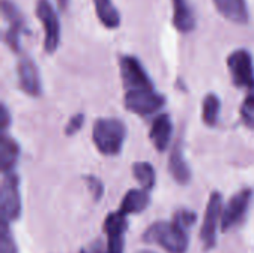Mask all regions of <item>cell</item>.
<instances>
[{
    "label": "cell",
    "instance_id": "obj_1",
    "mask_svg": "<svg viewBox=\"0 0 254 253\" xmlns=\"http://www.w3.org/2000/svg\"><path fill=\"white\" fill-rule=\"evenodd\" d=\"M127 137V127L121 119L101 118L94 124L92 140L95 148L107 157L121 154Z\"/></svg>",
    "mask_w": 254,
    "mask_h": 253
},
{
    "label": "cell",
    "instance_id": "obj_2",
    "mask_svg": "<svg viewBox=\"0 0 254 253\" xmlns=\"http://www.w3.org/2000/svg\"><path fill=\"white\" fill-rule=\"evenodd\" d=\"M143 240L161 246L168 253H186L189 246L186 230L174 222L152 224L143 234Z\"/></svg>",
    "mask_w": 254,
    "mask_h": 253
},
{
    "label": "cell",
    "instance_id": "obj_3",
    "mask_svg": "<svg viewBox=\"0 0 254 253\" xmlns=\"http://www.w3.org/2000/svg\"><path fill=\"white\" fill-rule=\"evenodd\" d=\"M36 15L45 31L43 49L48 54H54L61 40V25H60L58 15L49 0H37Z\"/></svg>",
    "mask_w": 254,
    "mask_h": 253
},
{
    "label": "cell",
    "instance_id": "obj_4",
    "mask_svg": "<svg viewBox=\"0 0 254 253\" xmlns=\"http://www.w3.org/2000/svg\"><path fill=\"white\" fill-rule=\"evenodd\" d=\"M0 209L3 222H12L21 215V195H19V180L18 176L12 171L3 173L1 182V197Z\"/></svg>",
    "mask_w": 254,
    "mask_h": 253
},
{
    "label": "cell",
    "instance_id": "obj_5",
    "mask_svg": "<svg viewBox=\"0 0 254 253\" xmlns=\"http://www.w3.org/2000/svg\"><path fill=\"white\" fill-rule=\"evenodd\" d=\"M1 15L7 24V30L4 33V42L10 51L19 52V37L22 33H27V22L18 6L12 0H1Z\"/></svg>",
    "mask_w": 254,
    "mask_h": 253
},
{
    "label": "cell",
    "instance_id": "obj_6",
    "mask_svg": "<svg viewBox=\"0 0 254 253\" xmlns=\"http://www.w3.org/2000/svg\"><path fill=\"white\" fill-rule=\"evenodd\" d=\"M124 101H125V107L129 112L141 115V116L155 113L165 104L164 95L156 92L155 88L127 91Z\"/></svg>",
    "mask_w": 254,
    "mask_h": 253
},
{
    "label": "cell",
    "instance_id": "obj_7",
    "mask_svg": "<svg viewBox=\"0 0 254 253\" xmlns=\"http://www.w3.org/2000/svg\"><path fill=\"white\" fill-rule=\"evenodd\" d=\"M222 204H223L222 195L219 192H213L207 204L205 218H204V224H202L201 234H199L205 251H210L216 246L217 228H219V224H222V215H223Z\"/></svg>",
    "mask_w": 254,
    "mask_h": 253
},
{
    "label": "cell",
    "instance_id": "obj_8",
    "mask_svg": "<svg viewBox=\"0 0 254 253\" xmlns=\"http://www.w3.org/2000/svg\"><path fill=\"white\" fill-rule=\"evenodd\" d=\"M228 67L232 82L240 88H252L254 85V67L252 54L247 49H237L228 57Z\"/></svg>",
    "mask_w": 254,
    "mask_h": 253
},
{
    "label": "cell",
    "instance_id": "obj_9",
    "mask_svg": "<svg viewBox=\"0 0 254 253\" xmlns=\"http://www.w3.org/2000/svg\"><path fill=\"white\" fill-rule=\"evenodd\" d=\"M121 66V75H122V82L127 88V91L132 89H150L155 88L152 79L146 73L144 67L141 63L132 57V55H124L119 60Z\"/></svg>",
    "mask_w": 254,
    "mask_h": 253
},
{
    "label": "cell",
    "instance_id": "obj_10",
    "mask_svg": "<svg viewBox=\"0 0 254 253\" xmlns=\"http://www.w3.org/2000/svg\"><path fill=\"white\" fill-rule=\"evenodd\" d=\"M252 201V191L250 189H243L240 192H237L226 204L223 215H222V230L228 231L231 228H234L237 224H240L246 213L247 209L250 206Z\"/></svg>",
    "mask_w": 254,
    "mask_h": 253
},
{
    "label": "cell",
    "instance_id": "obj_11",
    "mask_svg": "<svg viewBox=\"0 0 254 253\" xmlns=\"http://www.w3.org/2000/svg\"><path fill=\"white\" fill-rule=\"evenodd\" d=\"M16 73H18L19 88L25 94L31 97H39L42 94V81H40L39 69L30 57L21 55L16 66Z\"/></svg>",
    "mask_w": 254,
    "mask_h": 253
},
{
    "label": "cell",
    "instance_id": "obj_12",
    "mask_svg": "<svg viewBox=\"0 0 254 253\" xmlns=\"http://www.w3.org/2000/svg\"><path fill=\"white\" fill-rule=\"evenodd\" d=\"M219 13L235 22V24H247L250 21L247 0H213Z\"/></svg>",
    "mask_w": 254,
    "mask_h": 253
},
{
    "label": "cell",
    "instance_id": "obj_13",
    "mask_svg": "<svg viewBox=\"0 0 254 253\" xmlns=\"http://www.w3.org/2000/svg\"><path fill=\"white\" fill-rule=\"evenodd\" d=\"M171 134H173V124L171 119L167 113H161L159 116L155 118V121L152 122L150 127V140L153 143V146L159 151L164 152L167 151L170 140H171Z\"/></svg>",
    "mask_w": 254,
    "mask_h": 253
},
{
    "label": "cell",
    "instance_id": "obj_14",
    "mask_svg": "<svg viewBox=\"0 0 254 253\" xmlns=\"http://www.w3.org/2000/svg\"><path fill=\"white\" fill-rule=\"evenodd\" d=\"M173 3V24L180 33H190L196 27L193 9L188 0H171Z\"/></svg>",
    "mask_w": 254,
    "mask_h": 253
},
{
    "label": "cell",
    "instance_id": "obj_15",
    "mask_svg": "<svg viewBox=\"0 0 254 253\" xmlns=\"http://www.w3.org/2000/svg\"><path fill=\"white\" fill-rule=\"evenodd\" d=\"M150 203V197L149 192L146 189H131L127 192V195L122 200L121 204V212L127 216V215H134V213H140L143 212Z\"/></svg>",
    "mask_w": 254,
    "mask_h": 253
},
{
    "label": "cell",
    "instance_id": "obj_16",
    "mask_svg": "<svg viewBox=\"0 0 254 253\" xmlns=\"http://www.w3.org/2000/svg\"><path fill=\"white\" fill-rule=\"evenodd\" d=\"M19 157V146L15 142V139L9 137L6 133L1 134L0 142V167L3 173L12 171Z\"/></svg>",
    "mask_w": 254,
    "mask_h": 253
},
{
    "label": "cell",
    "instance_id": "obj_17",
    "mask_svg": "<svg viewBox=\"0 0 254 253\" xmlns=\"http://www.w3.org/2000/svg\"><path fill=\"white\" fill-rule=\"evenodd\" d=\"M170 173L174 177V180L180 185H186L192 176L190 169H189V166L183 157L182 148L179 145L174 148V151L171 152V157H170Z\"/></svg>",
    "mask_w": 254,
    "mask_h": 253
},
{
    "label": "cell",
    "instance_id": "obj_18",
    "mask_svg": "<svg viewBox=\"0 0 254 253\" xmlns=\"http://www.w3.org/2000/svg\"><path fill=\"white\" fill-rule=\"evenodd\" d=\"M95 12L100 22L110 30H115L121 25V13L115 7L112 0H94Z\"/></svg>",
    "mask_w": 254,
    "mask_h": 253
},
{
    "label": "cell",
    "instance_id": "obj_19",
    "mask_svg": "<svg viewBox=\"0 0 254 253\" xmlns=\"http://www.w3.org/2000/svg\"><path fill=\"white\" fill-rule=\"evenodd\" d=\"M220 115V100L216 94H207L202 101V121L208 127H214Z\"/></svg>",
    "mask_w": 254,
    "mask_h": 253
},
{
    "label": "cell",
    "instance_id": "obj_20",
    "mask_svg": "<svg viewBox=\"0 0 254 253\" xmlns=\"http://www.w3.org/2000/svg\"><path fill=\"white\" fill-rule=\"evenodd\" d=\"M127 227H128L127 216L121 210H118V212L110 213L106 218L103 228H104V233L107 234V237H110V236H124L127 231Z\"/></svg>",
    "mask_w": 254,
    "mask_h": 253
},
{
    "label": "cell",
    "instance_id": "obj_21",
    "mask_svg": "<svg viewBox=\"0 0 254 253\" xmlns=\"http://www.w3.org/2000/svg\"><path fill=\"white\" fill-rule=\"evenodd\" d=\"M132 171L135 179L138 180V183L141 185L143 189L150 191L155 186V170L152 167V164L149 163H135L132 166Z\"/></svg>",
    "mask_w": 254,
    "mask_h": 253
},
{
    "label": "cell",
    "instance_id": "obj_22",
    "mask_svg": "<svg viewBox=\"0 0 254 253\" xmlns=\"http://www.w3.org/2000/svg\"><path fill=\"white\" fill-rule=\"evenodd\" d=\"M0 253H18V248H16V243L13 240V236L7 228V222H3V227H1Z\"/></svg>",
    "mask_w": 254,
    "mask_h": 253
},
{
    "label": "cell",
    "instance_id": "obj_23",
    "mask_svg": "<svg viewBox=\"0 0 254 253\" xmlns=\"http://www.w3.org/2000/svg\"><path fill=\"white\" fill-rule=\"evenodd\" d=\"M241 118L249 128L254 130V97L252 95H249L241 106Z\"/></svg>",
    "mask_w": 254,
    "mask_h": 253
},
{
    "label": "cell",
    "instance_id": "obj_24",
    "mask_svg": "<svg viewBox=\"0 0 254 253\" xmlns=\"http://www.w3.org/2000/svg\"><path fill=\"white\" fill-rule=\"evenodd\" d=\"M195 221H196V215L189 210H179V212H176V215L173 218V222L177 224L179 227H182L183 230H188L190 225L195 224Z\"/></svg>",
    "mask_w": 254,
    "mask_h": 253
},
{
    "label": "cell",
    "instance_id": "obj_25",
    "mask_svg": "<svg viewBox=\"0 0 254 253\" xmlns=\"http://www.w3.org/2000/svg\"><path fill=\"white\" fill-rule=\"evenodd\" d=\"M85 180H86V185H88V188H89V191L92 194V198L95 201H98L103 197V192H104V186H103L101 180L98 177H95V176H86Z\"/></svg>",
    "mask_w": 254,
    "mask_h": 253
},
{
    "label": "cell",
    "instance_id": "obj_26",
    "mask_svg": "<svg viewBox=\"0 0 254 253\" xmlns=\"http://www.w3.org/2000/svg\"><path fill=\"white\" fill-rule=\"evenodd\" d=\"M83 122H85V115L83 113H77V115L71 116L70 121H68V124H67V127H65V134L67 136L76 134L82 128Z\"/></svg>",
    "mask_w": 254,
    "mask_h": 253
},
{
    "label": "cell",
    "instance_id": "obj_27",
    "mask_svg": "<svg viewBox=\"0 0 254 253\" xmlns=\"http://www.w3.org/2000/svg\"><path fill=\"white\" fill-rule=\"evenodd\" d=\"M106 253H124V236H110Z\"/></svg>",
    "mask_w": 254,
    "mask_h": 253
},
{
    "label": "cell",
    "instance_id": "obj_28",
    "mask_svg": "<svg viewBox=\"0 0 254 253\" xmlns=\"http://www.w3.org/2000/svg\"><path fill=\"white\" fill-rule=\"evenodd\" d=\"M0 125H1V134H4L7 127L10 125V115L4 104L1 106V110H0Z\"/></svg>",
    "mask_w": 254,
    "mask_h": 253
},
{
    "label": "cell",
    "instance_id": "obj_29",
    "mask_svg": "<svg viewBox=\"0 0 254 253\" xmlns=\"http://www.w3.org/2000/svg\"><path fill=\"white\" fill-rule=\"evenodd\" d=\"M249 95H252V97H254V85L250 88V92H249Z\"/></svg>",
    "mask_w": 254,
    "mask_h": 253
},
{
    "label": "cell",
    "instance_id": "obj_30",
    "mask_svg": "<svg viewBox=\"0 0 254 253\" xmlns=\"http://www.w3.org/2000/svg\"><path fill=\"white\" fill-rule=\"evenodd\" d=\"M58 1L61 3V6H63V7H64V6L67 4V0H58Z\"/></svg>",
    "mask_w": 254,
    "mask_h": 253
},
{
    "label": "cell",
    "instance_id": "obj_31",
    "mask_svg": "<svg viewBox=\"0 0 254 253\" xmlns=\"http://www.w3.org/2000/svg\"><path fill=\"white\" fill-rule=\"evenodd\" d=\"M138 253H153V252H146V251H144V252H138Z\"/></svg>",
    "mask_w": 254,
    "mask_h": 253
},
{
    "label": "cell",
    "instance_id": "obj_32",
    "mask_svg": "<svg viewBox=\"0 0 254 253\" xmlns=\"http://www.w3.org/2000/svg\"><path fill=\"white\" fill-rule=\"evenodd\" d=\"M82 253H85V252H82Z\"/></svg>",
    "mask_w": 254,
    "mask_h": 253
}]
</instances>
